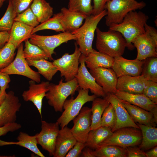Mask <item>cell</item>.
Wrapping results in <instances>:
<instances>
[{"label":"cell","mask_w":157,"mask_h":157,"mask_svg":"<svg viewBox=\"0 0 157 157\" xmlns=\"http://www.w3.org/2000/svg\"><path fill=\"white\" fill-rule=\"evenodd\" d=\"M95 157H126L125 148L115 145L98 147L94 150Z\"/></svg>","instance_id":"cell-33"},{"label":"cell","mask_w":157,"mask_h":157,"mask_svg":"<svg viewBox=\"0 0 157 157\" xmlns=\"http://www.w3.org/2000/svg\"><path fill=\"white\" fill-rule=\"evenodd\" d=\"M142 138V134L140 128L124 127L113 132L112 134L102 142L98 147L112 145L124 148L138 146L141 142Z\"/></svg>","instance_id":"cell-7"},{"label":"cell","mask_w":157,"mask_h":157,"mask_svg":"<svg viewBox=\"0 0 157 157\" xmlns=\"http://www.w3.org/2000/svg\"><path fill=\"white\" fill-rule=\"evenodd\" d=\"M13 8L17 14L27 9L34 0H11Z\"/></svg>","instance_id":"cell-43"},{"label":"cell","mask_w":157,"mask_h":157,"mask_svg":"<svg viewBox=\"0 0 157 157\" xmlns=\"http://www.w3.org/2000/svg\"><path fill=\"white\" fill-rule=\"evenodd\" d=\"M111 0H93V5L92 14H98L104 10L106 3Z\"/></svg>","instance_id":"cell-47"},{"label":"cell","mask_w":157,"mask_h":157,"mask_svg":"<svg viewBox=\"0 0 157 157\" xmlns=\"http://www.w3.org/2000/svg\"><path fill=\"white\" fill-rule=\"evenodd\" d=\"M79 87L76 78L65 82L62 78L58 85L51 83L45 97L49 104L52 107L56 112H62L64 102L68 96L73 95Z\"/></svg>","instance_id":"cell-5"},{"label":"cell","mask_w":157,"mask_h":157,"mask_svg":"<svg viewBox=\"0 0 157 157\" xmlns=\"http://www.w3.org/2000/svg\"><path fill=\"white\" fill-rule=\"evenodd\" d=\"M29 41L43 50L49 57V59L53 60L52 55L55 53L54 49L63 43L68 41L76 40V37L71 32H65L48 36L33 34Z\"/></svg>","instance_id":"cell-8"},{"label":"cell","mask_w":157,"mask_h":157,"mask_svg":"<svg viewBox=\"0 0 157 157\" xmlns=\"http://www.w3.org/2000/svg\"><path fill=\"white\" fill-rule=\"evenodd\" d=\"M106 15V10L104 9L98 14L87 16L83 24L71 32L76 38V43L81 54L85 56L93 51L92 46L95 32L98 24Z\"/></svg>","instance_id":"cell-2"},{"label":"cell","mask_w":157,"mask_h":157,"mask_svg":"<svg viewBox=\"0 0 157 157\" xmlns=\"http://www.w3.org/2000/svg\"><path fill=\"white\" fill-rule=\"evenodd\" d=\"M91 109V124L90 130L101 126V117L106 108L110 103L105 99L97 97L92 101Z\"/></svg>","instance_id":"cell-30"},{"label":"cell","mask_w":157,"mask_h":157,"mask_svg":"<svg viewBox=\"0 0 157 157\" xmlns=\"http://www.w3.org/2000/svg\"><path fill=\"white\" fill-rule=\"evenodd\" d=\"M77 142L70 128L67 126L61 128L56 138L53 157H65Z\"/></svg>","instance_id":"cell-21"},{"label":"cell","mask_w":157,"mask_h":157,"mask_svg":"<svg viewBox=\"0 0 157 157\" xmlns=\"http://www.w3.org/2000/svg\"><path fill=\"white\" fill-rule=\"evenodd\" d=\"M111 130L110 128L101 126L96 129L91 130L85 143L86 146L95 150L112 134Z\"/></svg>","instance_id":"cell-28"},{"label":"cell","mask_w":157,"mask_h":157,"mask_svg":"<svg viewBox=\"0 0 157 157\" xmlns=\"http://www.w3.org/2000/svg\"><path fill=\"white\" fill-rule=\"evenodd\" d=\"M146 5L143 1L138 2L135 0H111L104 7L107 12L106 24L109 27L119 24L129 13L142 9Z\"/></svg>","instance_id":"cell-4"},{"label":"cell","mask_w":157,"mask_h":157,"mask_svg":"<svg viewBox=\"0 0 157 157\" xmlns=\"http://www.w3.org/2000/svg\"><path fill=\"white\" fill-rule=\"evenodd\" d=\"M141 75L147 80L157 83V57L143 60Z\"/></svg>","instance_id":"cell-35"},{"label":"cell","mask_w":157,"mask_h":157,"mask_svg":"<svg viewBox=\"0 0 157 157\" xmlns=\"http://www.w3.org/2000/svg\"><path fill=\"white\" fill-rule=\"evenodd\" d=\"M62 15L61 12L54 14L52 17L34 28L32 34L40 31L47 29L57 32H65L61 22Z\"/></svg>","instance_id":"cell-34"},{"label":"cell","mask_w":157,"mask_h":157,"mask_svg":"<svg viewBox=\"0 0 157 157\" xmlns=\"http://www.w3.org/2000/svg\"><path fill=\"white\" fill-rule=\"evenodd\" d=\"M17 142H7L0 139V147L15 144L26 148L40 157H45L37 147L36 136H30L27 133L20 132L17 138Z\"/></svg>","instance_id":"cell-27"},{"label":"cell","mask_w":157,"mask_h":157,"mask_svg":"<svg viewBox=\"0 0 157 157\" xmlns=\"http://www.w3.org/2000/svg\"><path fill=\"white\" fill-rule=\"evenodd\" d=\"M33 28L26 24L15 22L10 31L8 42L12 43L17 48L23 42L29 40L31 38Z\"/></svg>","instance_id":"cell-25"},{"label":"cell","mask_w":157,"mask_h":157,"mask_svg":"<svg viewBox=\"0 0 157 157\" xmlns=\"http://www.w3.org/2000/svg\"><path fill=\"white\" fill-rule=\"evenodd\" d=\"M68 0L67 8L69 10L83 14L87 16L92 14V0Z\"/></svg>","instance_id":"cell-37"},{"label":"cell","mask_w":157,"mask_h":157,"mask_svg":"<svg viewBox=\"0 0 157 157\" xmlns=\"http://www.w3.org/2000/svg\"><path fill=\"white\" fill-rule=\"evenodd\" d=\"M91 115V109L84 107L73 120L74 125L70 130L77 141L85 142L90 131Z\"/></svg>","instance_id":"cell-13"},{"label":"cell","mask_w":157,"mask_h":157,"mask_svg":"<svg viewBox=\"0 0 157 157\" xmlns=\"http://www.w3.org/2000/svg\"><path fill=\"white\" fill-rule=\"evenodd\" d=\"M125 148L126 157H147L145 152L137 146H129Z\"/></svg>","instance_id":"cell-45"},{"label":"cell","mask_w":157,"mask_h":157,"mask_svg":"<svg viewBox=\"0 0 157 157\" xmlns=\"http://www.w3.org/2000/svg\"><path fill=\"white\" fill-rule=\"evenodd\" d=\"M49 82L47 81L36 84L35 81L31 80L29 82L28 89L24 91L22 94L24 101H31L35 105L41 118L42 100L49 90Z\"/></svg>","instance_id":"cell-19"},{"label":"cell","mask_w":157,"mask_h":157,"mask_svg":"<svg viewBox=\"0 0 157 157\" xmlns=\"http://www.w3.org/2000/svg\"><path fill=\"white\" fill-rule=\"evenodd\" d=\"M142 94L151 101L157 104V83L147 80Z\"/></svg>","instance_id":"cell-42"},{"label":"cell","mask_w":157,"mask_h":157,"mask_svg":"<svg viewBox=\"0 0 157 157\" xmlns=\"http://www.w3.org/2000/svg\"><path fill=\"white\" fill-rule=\"evenodd\" d=\"M6 0H3V2H4Z\"/></svg>","instance_id":"cell-55"},{"label":"cell","mask_w":157,"mask_h":157,"mask_svg":"<svg viewBox=\"0 0 157 157\" xmlns=\"http://www.w3.org/2000/svg\"><path fill=\"white\" fill-rule=\"evenodd\" d=\"M137 50L136 59L142 60L151 57H157V41L145 31L136 36L132 42Z\"/></svg>","instance_id":"cell-16"},{"label":"cell","mask_w":157,"mask_h":157,"mask_svg":"<svg viewBox=\"0 0 157 157\" xmlns=\"http://www.w3.org/2000/svg\"><path fill=\"white\" fill-rule=\"evenodd\" d=\"M21 127L20 124L16 122L6 124L0 127V136L5 135L9 132L17 131Z\"/></svg>","instance_id":"cell-46"},{"label":"cell","mask_w":157,"mask_h":157,"mask_svg":"<svg viewBox=\"0 0 157 157\" xmlns=\"http://www.w3.org/2000/svg\"><path fill=\"white\" fill-rule=\"evenodd\" d=\"M149 19L148 16L142 11H132L125 15L121 22L109 27L108 30L121 33L126 41L127 48L132 50L135 48L133 40L145 33V26Z\"/></svg>","instance_id":"cell-1"},{"label":"cell","mask_w":157,"mask_h":157,"mask_svg":"<svg viewBox=\"0 0 157 157\" xmlns=\"http://www.w3.org/2000/svg\"><path fill=\"white\" fill-rule=\"evenodd\" d=\"M145 32L156 41H157V31L154 28L147 24L145 26Z\"/></svg>","instance_id":"cell-50"},{"label":"cell","mask_w":157,"mask_h":157,"mask_svg":"<svg viewBox=\"0 0 157 157\" xmlns=\"http://www.w3.org/2000/svg\"><path fill=\"white\" fill-rule=\"evenodd\" d=\"M10 36V31H0V49L8 42Z\"/></svg>","instance_id":"cell-49"},{"label":"cell","mask_w":157,"mask_h":157,"mask_svg":"<svg viewBox=\"0 0 157 157\" xmlns=\"http://www.w3.org/2000/svg\"><path fill=\"white\" fill-rule=\"evenodd\" d=\"M85 146V143L77 141L74 146L69 151L65 157H79L82 150Z\"/></svg>","instance_id":"cell-44"},{"label":"cell","mask_w":157,"mask_h":157,"mask_svg":"<svg viewBox=\"0 0 157 157\" xmlns=\"http://www.w3.org/2000/svg\"><path fill=\"white\" fill-rule=\"evenodd\" d=\"M89 72L106 94L116 92L118 78L112 68L99 67L90 69Z\"/></svg>","instance_id":"cell-18"},{"label":"cell","mask_w":157,"mask_h":157,"mask_svg":"<svg viewBox=\"0 0 157 157\" xmlns=\"http://www.w3.org/2000/svg\"><path fill=\"white\" fill-rule=\"evenodd\" d=\"M80 156L82 157H95L94 150L87 146L82 150Z\"/></svg>","instance_id":"cell-51"},{"label":"cell","mask_w":157,"mask_h":157,"mask_svg":"<svg viewBox=\"0 0 157 157\" xmlns=\"http://www.w3.org/2000/svg\"><path fill=\"white\" fill-rule=\"evenodd\" d=\"M89 89H80L75 99L72 97L66 99L63 105L64 111L57 122L61 128L67 126L79 114L83 105L86 103L92 101L97 97L93 94H89Z\"/></svg>","instance_id":"cell-6"},{"label":"cell","mask_w":157,"mask_h":157,"mask_svg":"<svg viewBox=\"0 0 157 157\" xmlns=\"http://www.w3.org/2000/svg\"><path fill=\"white\" fill-rule=\"evenodd\" d=\"M143 63V60H129L120 56L114 58L112 68L118 78L126 76H138L141 75Z\"/></svg>","instance_id":"cell-17"},{"label":"cell","mask_w":157,"mask_h":157,"mask_svg":"<svg viewBox=\"0 0 157 157\" xmlns=\"http://www.w3.org/2000/svg\"><path fill=\"white\" fill-rule=\"evenodd\" d=\"M120 100L135 123L154 127L156 126L157 118L152 113L126 101Z\"/></svg>","instance_id":"cell-22"},{"label":"cell","mask_w":157,"mask_h":157,"mask_svg":"<svg viewBox=\"0 0 157 157\" xmlns=\"http://www.w3.org/2000/svg\"><path fill=\"white\" fill-rule=\"evenodd\" d=\"M23 49L24 56L26 60H37L41 59H49L47 54L38 46L31 43L28 40L25 42Z\"/></svg>","instance_id":"cell-36"},{"label":"cell","mask_w":157,"mask_h":157,"mask_svg":"<svg viewBox=\"0 0 157 157\" xmlns=\"http://www.w3.org/2000/svg\"><path fill=\"white\" fill-rule=\"evenodd\" d=\"M24 44L21 43L17 47L15 58L8 66L0 69V71L8 75L17 74L27 77L39 83L41 81L39 73L32 69L25 58L23 53Z\"/></svg>","instance_id":"cell-9"},{"label":"cell","mask_w":157,"mask_h":157,"mask_svg":"<svg viewBox=\"0 0 157 157\" xmlns=\"http://www.w3.org/2000/svg\"><path fill=\"white\" fill-rule=\"evenodd\" d=\"M86 67L90 69L99 67L112 68L114 58L94 49L85 57Z\"/></svg>","instance_id":"cell-26"},{"label":"cell","mask_w":157,"mask_h":157,"mask_svg":"<svg viewBox=\"0 0 157 157\" xmlns=\"http://www.w3.org/2000/svg\"><path fill=\"white\" fill-rule=\"evenodd\" d=\"M75 46V50L73 53H65L61 57L53 60L52 62L60 71V76L64 77L66 82L75 78L78 70L79 59L81 53L76 42Z\"/></svg>","instance_id":"cell-10"},{"label":"cell","mask_w":157,"mask_h":157,"mask_svg":"<svg viewBox=\"0 0 157 157\" xmlns=\"http://www.w3.org/2000/svg\"><path fill=\"white\" fill-rule=\"evenodd\" d=\"M3 0H0V8L3 5Z\"/></svg>","instance_id":"cell-54"},{"label":"cell","mask_w":157,"mask_h":157,"mask_svg":"<svg viewBox=\"0 0 157 157\" xmlns=\"http://www.w3.org/2000/svg\"><path fill=\"white\" fill-rule=\"evenodd\" d=\"M141 130L142 138L138 146L143 151L150 149L157 145V128L156 127L136 124Z\"/></svg>","instance_id":"cell-29"},{"label":"cell","mask_w":157,"mask_h":157,"mask_svg":"<svg viewBox=\"0 0 157 157\" xmlns=\"http://www.w3.org/2000/svg\"><path fill=\"white\" fill-rule=\"evenodd\" d=\"M116 121V117L114 109L110 103L102 114L101 126L109 127L112 129L115 126Z\"/></svg>","instance_id":"cell-41"},{"label":"cell","mask_w":157,"mask_h":157,"mask_svg":"<svg viewBox=\"0 0 157 157\" xmlns=\"http://www.w3.org/2000/svg\"><path fill=\"white\" fill-rule=\"evenodd\" d=\"M113 106L115 113L117 121L114 127L111 130L113 132L116 130L126 127L140 128L133 120L120 99L114 94L108 93L103 97Z\"/></svg>","instance_id":"cell-15"},{"label":"cell","mask_w":157,"mask_h":157,"mask_svg":"<svg viewBox=\"0 0 157 157\" xmlns=\"http://www.w3.org/2000/svg\"><path fill=\"white\" fill-rule=\"evenodd\" d=\"M59 126L57 122L49 123L42 121L41 131L35 135L37 144L47 151L50 156H53L54 154Z\"/></svg>","instance_id":"cell-11"},{"label":"cell","mask_w":157,"mask_h":157,"mask_svg":"<svg viewBox=\"0 0 157 157\" xmlns=\"http://www.w3.org/2000/svg\"><path fill=\"white\" fill-rule=\"evenodd\" d=\"M147 80L141 75L138 76H121L117 78L116 89L129 93L142 94Z\"/></svg>","instance_id":"cell-23"},{"label":"cell","mask_w":157,"mask_h":157,"mask_svg":"<svg viewBox=\"0 0 157 157\" xmlns=\"http://www.w3.org/2000/svg\"><path fill=\"white\" fill-rule=\"evenodd\" d=\"M85 56L81 55L79 62L80 64L75 78L80 89L90 90L91 92L98 97H104L106 93L102 88L96 83L94 78L88 71L85 63Z\"/></svg>","instance_id":"cell-14"},{"label":"cell","mask_w":157,"mask_h":157,"mask_svg":"<svg viewBox=\"0 0 157 157\" xmlns=\"http://www.w3.org/2000/svg\"><path fill=\"white\" fill-rule=\"evenodd\" d=\"M21 106L18 97L13 91L7 93L0 105V127L15 122L17 113L19 111Z\"/></svg>","instance_id":"cell-12"},{"label":"cell","mask_w":157,"mask_h":157,"mask_svg":"<svg viewBox=\"0 0 157 157\" xmlns=\"http://www.w3.org/2000/svg\"><path fill=\"white\" fill-rule=\"evenodd\" d=\"M30 7L39 23L48 20L53 14V8L45 0H34Z\"/></svg>","instance_id":"cell-31"},{"label":"cell","mask_w":157,"mask_h":157,"mask_svg":"<svg viewBox=\"0 0 157 157\" xmlns=\"http://www.w3.org/2000/svg\"><path fill=\"white\" fill-rule=\"evenodd\" d=\"M17 14L9 0L6 11L0 19V31H10L15 22Z\"/></svg>","instance_id":"cell-39"},{"label":"cell","mask_w":157,"mask_h":157,"mask_svg":"<svg viewBox=\"0 0 157 157\" xmlns=\"http://www.w3.org/2000/svg\"><path fill=\"white\" fill-rule=\"evenodd\" d=\"M29 66H33L38 72L48 81L52 80L53 76L58 71L57 67L51 62L44 59L37 60H26Z\"/></svg>","instance_id":"cell-32"},{"label":"cell","mask_w":157,"mask_h":157,"mask_svg":"<svg viewBox=\"0 0 157 157\" xmlns=\"http://www.w3.org/2000/svg\"><path fill=\"white\" fill-rule=\"evenodd\" d=\"M16 48L13 44L7 42L0 49V69L7 67L13 62Z\"/></svg>","instance_id":"cell-38"},{"label":"cell","mask_w":157,"mask_h":157,"mask_svg":"<svg viewBox=\"0 0 157 157\" xmlns=\"http://www.w3.org/2000/svg\"><path fill=\"white\" fill-rule=\"evenodd\" d=\"M147 157H157V146L151 149L147 152H145Z\"/></svg>","instance_id":"cell-52"},{"label":"cell","mask_w":157,"mask_h":157,"mask_svg":"<svg viewBox=\"0 0 157 157\" xmlns=\"http://www.w3.org/2000/svg\"><path fill=\"white\" fill-rule=\"evenodd\" d=\"M14 20L15 22H21L34 28L38 25L40 23L30 7L23 12L17 14Z\"/></svg>","instance_id":"cell-40"},{"label":"cell","mask_w":157,"mask_h":157,"mask_svg":"<svg viewBox=\"0 0 157 157\" xmlns=\"http://www.w3.org/2000/svg\"><path fill=\"white\" fill-rule=\"evenodd\" d=\"M96 47L98 51L114 58L122 56L127 44L122 34L115 31H103L97 27Z\"/></svg>","instance_id":"cell-3"},{"label":"cell","mask_w":157,"mask_h":157,"mask_svg":"<svg viewBox=\"0 0 157 157\" xmlns=\"http://www.w3.org/2000/svg\"><path fill=\"white\" fill-rule=\"evenodd\" d=\"M6 93V91L2 92L0 90V105L3 101Z\"/></svg>","instance_id":"cell-53"},{"label":"cell","mask_w":157,"mask_h":157,"mask_svg":"<svg viewBox=\"0 0 157 157\" xmlns=\"http://www.w3.org/2000/svg\"><path fill=\"white\" fill-rule=\"evenodd\" d=\"M60 12L62 15L61 22L65 32H72L79 28L87 17L65 7L62 8Z\"/></svg>","instance_id":"cell-24"},{"label":"cell","mask_w":157,"mask_h":157,"mask_svg":"<svg viewBox=\"0 0 157 157\" xmlns=\"http://www.w3.org/2000/svg\"><path fill=\"white\" fill-rule=\"evenodd\" d=\"M11 80L9 75L3 73L0 71V90L6 91L9 87V83Z\"/></svg>","instance_id":"cell-48"},{"label":"cell","mask_w":157,"mask_h":157,"mask_svg":"<svg viewBox=\"0 0 157 157\" xmlns=\"http://www.w3.org/2000/svg\"><path fill=\"white\" fill-rule=\"evenodd\" d=\"M114 94L120 99L152 113L157 118V104L143 94H131L117 90Z\"/></svg>","instance_id":"cell-20"}]
</instances>
